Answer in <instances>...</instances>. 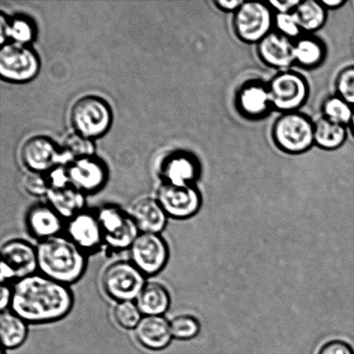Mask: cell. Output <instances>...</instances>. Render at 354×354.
<instances>
[{
    "instance_id": "obj_38",
    "label": "cell",
    "mask_w": 354,
    "mask_h": 354,
    "mask_svg": "<svg viewBox=\"0 0 354 354\" xmlns=\"http://www.w3.org/2000/svg\"><path fill=\"white\" fill-rule=\"evenodd\" d=\"M245 0H215L214 5L221 12L234 14Z\"/></svg>"
},
{
    "instance_id": "obj_5",
    "label": "cell",
    "mask_w": 354,
    "mask_h": 354,
    "mask_svg": "<svg viewBox=\"0 0 354 354\" xmlns=\"http://www.w3.org/2000/svg\"><path fill=\"white\" fill-rule=\"evenodd\" d=\"M274 19L268 2L244 1L232 14V30L242 43L257 45L274 30Z\"/></svg>"
},
{
    "instance_id": "obj_14",
    "label": "cell",
    "mask_w": 354,
    "mask_h": 354,
    "mask_svg": "<svg viewBox=\"0 0 354 354\" xmlns=\"http://www.w3.org/2000/svg\"><path fill=\"white\" fill-rule=\"evenodd\" d=\"M65 235L86 254L104 245L102 227L96 212L83 210L66 221Z\"/></svg>"
},
{
    "instance_id": "obj_40",
    "label": "cell",
    "mask_w": 354,
    "mask_h": 354,
    "mask_svg": "<svg viewBox=\"0 0 354 354\" xmlns=\"http://www.w3.org/2000/svg\"><path fill=\"white\" fill-rule=\"evenodd\" d=\"M322 6L329 10H336L342 8L346 3L345 0H320Z\"/></svg>"
},
{
    "instance_id": "obj_6",
    "label": "cell",
    "mask_w": 354,
    "mask_h": 354,
    "mask_svg": "<svg viewBox=\"0 0 354 354\" xmlns=\"http://www.w3.org/2000/svg\"><path fill=\"white\" fill-rule=\"evenodd\" d=\"M102 227L104 245L114 252L129 250L140 234L130 212L114 204L104 205L96 211Z\"/></svg>"
},
{
    "instance_id": "obj_17",
    "label": "cell",
    "mask_w": 354,
    "mask_h": 354,
    "mask_svg": "<svg viewBox=\"0 0 354 354\" xmlns=\"http://www.w3.org/2000/svg\"><path fill=\"white\" fill-rule=\"evenodd\" d=\"M66 169L69 182L83 194L96 192L105 185L106 166L93 156L75 159Z\"/></svg>"
},
{
    "instance_id": "obj_2",
    "label": "cell",
    "mask_w": 354,
    "mask_h": 354,
    "mask_svg": "<svg viewBox=\"0 0 354 354\" xmlns=\"http://www.w3.org/2000/svg\"><path fill=\"white\" fill-rule=\"evenodd\" d=\"M38 272L71 286L84 275L88 254L65 234L38 242Z\"/></svg>"
},
{
    "instance_id": "obj_30",
    "label": "cell",
    "mask_w": 354,
    "mask_h": 354,
    "mask_svg": "<svg viewBox=\"0 0 354 354\" xmlns=\"http://www.w3.org/2000/svg\"><path fill=\"white\" fill-rule=\"evenodd\" d=\"M113 317L116 324L124 330H135L144 315L136 301H118L113 308Z\"/></svg>"
},
{
    "instance_id": "obj_3",
    "label": "cell",
    "mask_w": 354,
    "mask_h": 354,
    "mask_svg": "<svg viewBox=\"0 0 354 354\" xmlns=\"http://www.w3.org/2000/svg\"><path fill=\"white\" fill-rule=\"evenodd\" d=\"M314 126L315 120L301 111L281 113L272 124L270 135L283 153L301 155L315 147Z\"/></svg>"
},
{
    "instance_id": "obj_35",
    "label": "cell",
    "mask_w": 354,
    "mask_h": 354,
    "mask_svg": "<svg viewBox=\"0 0 354 354\" xmlns=\"http://www.w3.org/2000/svg\"><path fill=\"white\" fill-rule=\"evenodd\" d=\"M24 187L30 196H46L50 189V184H48L47 176L44 175L43 173L32 172L24 177Z\"/></svg>"
},
{
    "instance_id": "obj_36",
    "label": "cell",
    "mask_w": 354,
    "mask_h": 354,
    "mask_svg": "<svg viewBox=\"0 0 354 354\" xmlns=\"http://www.w3.org/2000/svg\"><path fill=\"white\" fill-rule=\"evenodd\" d=\"M318 354H354V351L348 343L334 339L325 343L319 350Z\"/></svg>"
},
{
    "instance_id": "obj_8",
    "label": "cell",
    "mask_w": 354,
    "mask_h": 354,
    "mask_svg": "<svg viewBox=\"0 0 354 354\" xmlns=\"http://www.w3.org/2000/svg\"><path fill=\"white\" fill-rule=\"evenodd\" d=\"M0 280L14 283L38 272L37 245L26 239H12L1 246Z\"/></svg>"
},
{
    "instance_id": "obj_24",
    "label": "cell",
    "mask_w": 354,
    "mask_h": 354,
    "mask_svg": "<svg viewBox=\"0 0 354 354\" xmlns=\"http://www.w3.org/2000/svg\"><path fill=\"white\" fill-rule=\"evenodd\" d=\"M144 317H165L171 304L167 288L157 281H148L136 301Z\"/></svg>"
},
{
    "instance_id": "obj_31",
    "label": "cell",
    "mask_w": 354,
    "mask_h": 354,
    "mask_svg": "<svg viewBox=\"0 0 354 354\" xmlns=\"http://www.w3.org/2000/svg\"><path fill=\"white\" fill-rule=\"evenodd\" d=\"M173 339L189 341L196 337L201 330V324L196 317L189 315H179L169 320Z\"/></svg>"
},
{
    "instance_id": "obj_25",
    "label": "cell",
    "mask_w": 354,
    "mask_h": 354,
    "mask_svg": "<svg viewBox=\"0 0 354 354\" xmlns=\"http://www.w3.org/2000/svg\"><path fill=\"white\" fill-rule=\"evenodd\" d=\"M348 127L321 116L315 120V147L324 151H336L348 140Z\"/></svg>"
},
{
    "instance_id": "obj_10",
    "label": "cell",
    "mask_w": 354,
    "mask_h": 354,
    "mask_svg": "<svg viewBox=\"0 0 354 354\" xmlns=\"http://www.w3.org/2000/svg\"><path fill=\"white\" fill-rule=\"evenodd\" d=\"M130 261L147 277L164 270L169 259V248L162 234L140 232L129 249Z\"/></svg>"
},
{
    "instance_id": "obj_4",
    "label": "cell",
    "mask_w": 354,
    "mask_h": 354,
    "mask_svg": "<svg viewBox=\"0 0 354 354\" xmlns=\"http://www.w3.org/2000/svg\"><path fill=\"white\" fill-rule=\"evenodd\" d=\"M268 82L275 112H298L310 98V84L305 75L294 69L277 72Z\"/></svg>"
},
{
    "instance_id": "obj_16",
    "label": "cell",
    "mask_w": 354,
    "mask_h": 354,
    "mask_svg": "<svg viewBox=\"0 0 354 354\" xmlns=\"http://www.w3.org/2000/svg\"><path fill=\"white\" fill-rule=\"evenodd\" d=\"M256 52L263 64L277 72L288 71L295 66L294 41L276 30L256 45Z\"/></svg>"
},
{
    "instance_id": "obj_15",
    "label": "cell",
    "mask_w": 354,
    "mask_h": 354,
    "mask_svg": "<svg viewBox=\"0 0 354 354\" xmlns=\"http://www.w3.org/2000/svg\"><path fill=\"white\" fill-rule=\"evenodd\" d=\"M66 221L48 203L33 204L24 215V225L31 238L37 242L62 234Z\"/></svg>"
},
{
    "instance_id": "obj_22",
    "label": "cell",
    "mask_w": 354,
    "mask_h": 354,
    "mask_svg": "<svg viewBox=\"0 0 354 354\" xmlns=\"http://www.w3.org/2000/svg\"><path fill=\"white\" fill-rule=\"evenodd\" d=\"M327 55L324 41L314 34H304L294 41L295 66L297 67L313 71L324 64Z\"/></svg>"
},
{
    "instance_id": "obj_21",
    "label": "cell",
    "mask_w": 354,
    "mask_h": 354,
    "mask_svg": "<svg viewBox=\"0 0 354 354\" xmlns=\"http://www.w3.org/2000/svg\"><path fill=\"white\" fill-rule=\"evenodd\" d=\"M130 213L140 232L162 234L167 227L168 215L157 198H141L133 204Z\"/></svg>"
},
{
    "instance_id": "obj_20",
    "label": "cell",
    "mask_w": 354,
    "mask_h": 354,
    "mask_svg": "<svg viewBox=\"0 0 354 354\" xmlns=\"http://www.w3.org/2000/svg\"><path fill=\"white\" fill-rule=\"evenodd\" d=\"M133 332L137 342L151 351L167 348L174 339L171 324L165 317H143Z\"/></svg>"
},
{
    "instance_id": "obj_39",
    "label": "cell",
    "mask_w": 354,
    "mask_h": 354,
    "mask_svg": "<svg viewBox=\"0 0 354 354\" xmlns=\"http://www.w3.org/2000/svg\"><path fill=\"white\" fill-rule=\"evenodd\" d=\"M12 297V286H10V283L1 284V300H0V310L1 312L10 310Z\"/></svg>"
},
{
    "instance_id": "obj_7",
    "label": "cell",
    "mask_w": 354,
    "mask_h": 354,
    "mask_svg": "<svg viewBox=\"0 0 354 354\" xmlns=\"http://www.w3.org/2000/svg\"><path fill=\"white\" fill-rule=\"evenodd\" d=\"M148 282L147 277L130 260H117L104 270L102 286L110 299L136 301Z\"/></svg>"
},
{
    "instance_id": "obj_41",
    "label": "cell",
    "mask_w": 354,
    "mask_h": 354,
    "mask_svg": "<svg viewBox=\"0 0 354 354\" xmlns=\"http://www.w3.org/2000/svg\"><path fill=\"white\" fill-rule=\"evenodd\" d=\"M348 129L350 130V131H351V133H352L353 136L354 137V111H353L351 122H350L349 126H348Z\"/></svg>"
},
{
    "instance_id": "obj_29",
    "label": "cell",
    "mask_w": 354,
    "mask_h": 354,
    "mask_svg": "<svg viewBox=\"0 0 354 354\" xmlns=\"http://www.w3.org/2000/svg\"><path fill=\"white\" fill-rule=\"evenodd\" d=\"M353 111L354 107L335 93L326 97L321 106L322 117L348 127L351 122Z\"/></svg>"
},
{
    "instance_id": "obj_13",
    "label": "cell",
    "mask_w": 354,
    "mask_h": 354,
    "mask_svg": "<svg viewBox=\"0 0 354 354\" xmlns=\"http://www.w3.org/2000/svg\"><path fill=\"white\" fill-rule=\"evenodd\" d=\"M157 199L168 217L175 220L193 217L201 207V194L194 185L176 186L162 183Z\"/></svg>"
},
{
    "instance_id": "obj_28",
    "label": "cell",
    "mask_w": 354,
    "mask_h": 354,
    "mask_svg": "<svg viewBox=\"0 0 354 354\" xmlns=\"http://www.w3.org/2000/svg\"><path fill=\"white\" fill-rule=\"evenodd\" d=\"M35 29L32 23L26 17L6 19L5 14L1 15V44L6 43V38H10L13 43L26 45L33 39Z\"/></svg>"
},
{
    "instance_id": "obj_32",
    "label": "cell",
    "mask_w": 354,
    "mask_h": 354,
    "mask_svg": "<svg viewBox=\"0 0 354 354\" xmlns=\"http://www.w3.org/2000/svg\"><path fill=\"white\" fill-rule=\"evenodd\" d=\"M335 93L354 107V65L346 66L338 72L335 81Z\"/></svg>"
},
{
    "instance_id": "obj_19",
    "label": "cell",
    "mask_w": 354,
    "mask_h": 354,
    "mask_svg": "<svg viewBox=\"0 0 354 354\" xmlns=\"http://www.w3.org/2000/svg\"><path fill=\"white\" fill-rule=\"evenodd\" d=\"M164 183L176 186L194 185L201 175L199 160L187 152L169 156L162 166Z\"/></svg>"
},
{
    "instance_id": "obj_37",
    "label": "cell",
    "mask_w": 354,
    "mask_h": 354,
    "mask_svg": "<svg viewBox=\"0 0 354 354\" xmlns=\"http://www.w3.org/2000/svg\"><path fill=\"white\" fill-rule=\"evenodd\" d=\"M275 14L292 13L299 6L301 0H272L267 1Z\"/></svg>"
},
{
    "instance_id": "obj_23",
    "label": "cell",
    "mask_w": 354,
    "mask_h": 354,
    "mask_svg": "<svg viewBox=\"0 0 354 354\" xmlns=\"http://www.w3.org/2000/svg\"><path fill=\"white\" fill-rule=\"evenodd\" d=\"M46 197L47 203L65 221L86 209L85 194L76 189L71 183L65 186L51 187L48 189Z\"/></svg>"
},
{
    "instance_id": "obj_27",
    "label": "cell",
    "mask_w": 354,
    "mask_h": 354,
    "mask_svg": "<svg viewBox=\"0 0 354 354\" xmlns=\"http://www.w3.org/2000/svg\"><path fill=\"white\" fill-rule=\"evenodd\" d=\"M328 13L320 0H301L295 10L304 34H315L322 30L327 23Z\"/></svg>"
},
{
    "instance_id": "obj_18",
    "label": "cell",
    "mask_w": 354,
    "mask_h": 354,
    "mask_svg": "<svg viewBox=\"0 0 354 354\" xmlns=\"http://www.w3.org/2000/svg\"><path fill=\"white\" fill-rule=\"evenodd\" d=\"M21 158L26 167L32 172L45 173L57 167L61 154L50 138L36 136L23 145Z\"/></svg>"
},
{
    "instance_id": "obj_11",
    "label": "cell",
    "mask_w": 354,
    "mask_h": 354,
    "mask_svg": "<svg viewBox=\"0 0 354 354\" xmlns=\"http://www.w3.org/2000/svg\"><path fill=\"white\" fill-rule=\"evenodd\" d=\"M236 112L243 119L260 121L274 111L268 82L261 79H250L242 83L234 95Z\"/></svg>"
},
{
    "instance_id": "obj_9",
    "label": "cell",
    "mask_w": 354,
    "mask_h": 354,
    "mask_svg": "<svg viewBox=\"0 0 354 354\" xmlns=\"http://www.w3.org/2000/svg\"><path fill=\"white\" fill-rule=\"evenodd\" d=\"M71 120L77 133L88 138H96L109 130L112 112L105 100L100 97L84 96L73 105Z\"/></svg>"
},
{
    "instance_id": "obj_1",
    "label": "cell",
    "mask_w": 354,
    "mask_h": 354,
    "mask_svg": "<svg viewBox=\"0 0 354 354\" xmlns=\"http://www.w3.org/2000/svg\"><path fill=\"white\" fill-rule=\"evenodd\" d=\"M10 310L29 325L57 322L71 313L75 296L71 286L48 279L39 272L12 284Z\"/></svg>"
},
{
    "instance_id": "obj_26",
    "label": "cell",
    "mask_w": 354,
    "mask_h": 354,
    "mask_svg": "<svg viewBox=\"0 0 354 354\" xmlns=\"http://www.w3.org/2000/svg\"><path fill=\"white\" fill-rule=\"evenodd\" d=\"M29 324L12 310L0 314V335L3 348L13 350L20 348L29 335Z\"/></svg>"
},
{
    "instance_id": "obj_12",
    "label": "cell",
    "mask_w": 354,
    "mask_h": 354,
    "mask_svg": "<svg viewBox=\"0 0 354 354\" xmlns=\"http://www.w3.org/2000/svg\"><path fill=\"white\" fill-rule=\"evenodd\" d=\"M39 71L36 53L26 45L7 43L0 50V75L6 81L26 82L33 79Z\"/></svg>"
},
{
    "instance_id": "obj_33",
    "label": "cell",
    "mask_w": 354,
    "mask_h": 354,
    "mask_svg": "<svg viewBox=\"0 0 354 354\" xmlns=\"http://www.w3.org/2000/svg\"><path fill=\"white\" fill-rule=\"evenodd\" d=\"M274 30L293 41L297 40V38L304 35L295 12L286 14H275Z\"/></svg>"
},
{
    "instance_id": "obj_34",
    "label": "cell",
    "mask_w": 354,
    "mask_h": 354,
    "mask_svg": "<svg viewBox=\"0 0 354 354\" xmlns=\"http://www.w3.org/2000/svg\"><path fill=\"white\" fill-rule=\"evenodd\" d=\"M65 148L69 155L75 159L93 157L95 147L90 138L79 133L72 134L66 138Z\"/></svg>"
}]
</instances>
